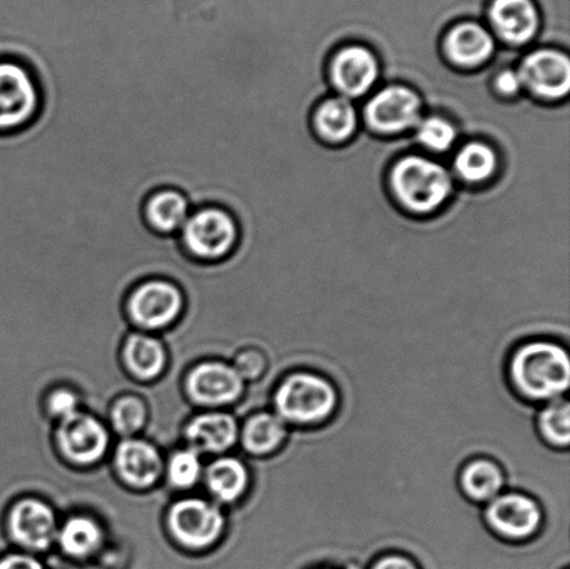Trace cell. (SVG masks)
I'll return each instance as SVG.
<instances>
[{
    "label": "cell",
    "instance_id": "6da1fadb",
    "mask_svg": "<svg viewBox=\"0 0 570 569\" xmlns=\"http://www.w3.org/2000/svg\"><path fill=\"white\" fill-rule=\"evenodd\" d=\"M510 373L513 386L523 398L558 400L570 384L568 351L554 343H529L513 354Z\"/></svg>",
    "mask_w": 570,
    "mask_h": 569
},
{
    "label": "cell",
    "instance_id": "7a4b0ae2",
    "mask_svg": "<svg viewBox=\"0 0 570 569\" xmlns=\"http://www.w3.org/2000/svg\"><path fill=\"white\" fill-rule=\"evenodd\" d=\"M390 188L402 208L429 215L443 206L454 192L450 171L439 161L421 155H406L390 173Z\"/></svg>",
    "mask_w": 570,
    "mask_h": 569
},
{
    "label": "cell",
    "instance_id": "3957f363",
    "mask_svg": "<svg viewBox=\"0 0 570 569\" xmlns=\"http://www.w3.org/2000/svg\"><path fill=\"white\" fill-rule=\"evenodd\" d=\"M180 242L193 259L214 264L237 249L239 226L236 216L220 206L193 210L180 232Z\"/></svg>",
    "mask_w": 570,
    "mask_h": 569
},
{
    "label": "cell",
    "instance_id": "277c9868",
    "mask_svg": "<svg viewBox=\"0 0 570 569\" xmlns=\"http://www.w3.org/2000/svg\"><path fill=\"white\" fill-rule=\"evenodd\" d=\"M277 416L294 425H318L337 409V392L326 379L312 373H295L278 386L275 395Z\"/></svg>",
    "mask_w": 570,
    "mask_h": 569
},
{
    "label": "cell",
    "instance_id": "5b68a950",
    "mask_svg": "<svg viewBox=\"0 0 570 569\" xmlns=\"http://www.w3.org/2000/svg\"><path fill=\"white\" fill-rule=\"evenodd\" d=\"M36 77L19 61L0 60V134L24 130L41 110Z\"/></svg>",
    "mask_w": 570,
    "mask_h": 569
},
{
    "label": "cell",
    "instance_id": "8992f818",
    "mask_svg": "<svg viewBox=\"0 0 570 569\" xmlns=\"http://www.w3.org/2000/svg\"><path fill=\"white\" fill-rule=\"evenodd\" d=\"M422 98L406 86H389L374 95L363 110L365 121L373 133L399 136L421 122Z\"/></svg>",
    "mask_w": 570,
    "mask_h": 569
},
{
    "label": "cell",
    "instance_id": "52a82bcc",
    "mask_svg": "<svg viewBox=\"0 0 570 569\" xmlns=\"http://www.w3.org/2000/svg\"><path fill=\"white\" fill-rule=\"evenodd\" d=\"M184 295L167 278H149L132 290L127 311L134 323L149 331L171 325L181 315Z\"/></svg>",
    "mask_w": 570,
    "mask_h": 569
},
{
    "label": "cell",
    "instance_id": "ba28073f",
    "mask_svg": "<svg viewBox=\"0 0 570 569\" xmlns=\"http://www.w3.org/2000/svg\"><path fill=\"white\" fill-rule=\"evenodd\" d=\"M167 521L173 538L184 548L194 550L206 549L216 543L225 529L222 511L200 499L178 501L171 507Z\"/></svg>",
    "mask_w": 570,
    "mask_h": 569
},
{
    "label": "cell",
    "instance_id": "9c48e42d",
    "mask_svg": "<svg viewBox=\"0 0 570 569\" xmlns=\"http://www.w3.org/2000/svg\"><path fill=\"white\" fill-rule=\"evenodd\" d=\"M519 76L533 97L541 100L566 99L570 91V60L557 49H539L529 53L518 69Z\"/></svg>",
    "mask_w": 570,
    "mask_h": 569
},
{
    "label": "cell",
    "instance_id": "30bf717a",
    "mask_svg": "<svg viewBox=\"0 0 570 569\" xmlns=\"http://www.w3.org/2000/svg\"><path fill=\"white\" fill-rule=\"evenodd\" d=\"M377 56L365 45H346L330 60L328 76L335 91L346 99L361 98L380 78Z\"/></svg>",
    "mask_w": 570,
    "mask_h": 569
},
{
    "label": "cell",
    "instance_id": "8fae6325",
    "mask_svg": "<svg viewBox=\"0 0 570 569\" xmlns=\"http://www.w3.org/2000/svg\"><path fill=\"white\" fill-rule=\"evenodd\" d=\"M10 538L22 548L43 551L58 537V523L52 509L37 499L17 501L8 514Z\"/></svg>",
    "mask_w": 570,
    "mask_h": 569
},
{
    "label": "cell",
    "instance_id": "7c38bea8",
    "mask_svg": "<svg viewBox=\"0 0 570 569\" xmlns=\"http://www.w3.org/2000/svg\"><path fill=\"white\" fill-rule=\"evenodd\" d=\"M56 438L61 453L78 465L95 464L109 448V433L102 423L81 412L61 421Z\"/></svg>",
    "mask_w": 570,
    "mask_h": 569
},
{
    "label": "cell",
    "instance_id": "4fadbf2b",
    "mask_svg": "<svg viewBox=\"0 0 570 569\" xmlns=\"http://www.w3.org/2000/svg\"><path fill=\"white\" fill-rule=\"evenodd\" d=\"M541 510L528 496L507 493L497 496L485 509V521L500 537L522 540L533 537L541 526Z\"/></svg>",
    "mask_w": 570,
    "mask_h": 569
},
{
    "label": "cell",
    "instance_id": "5bb4252c",
    "mask_svg": "<svg viewBox=\"0 0 570 569\" xmlns=\"http://www.w3.org/2000/svg\"><path fill=\"white\" fill-rule=\"evenodd\" d=\"M489 20L495 36L512 47L533 41L540 28V13L533 0H493Z\"/></svg>",
    "mask_w": 570,
    "mask_h": 569
},
{
    "label": "cell",
    "instance_id": "9a60e30c",
    "mask_svg": "<svg viewBox=\"0 0 570 569\" xmlns=\"http://www.w3.org/2000/svg\"><path fill=\"white\" fill-rule=\"evenodd\" d=\"M187 390L195 403L225 405L239 399L244 392V381L233 366L208 362L189 373Z\"/></svg>",
    "mask_w": 570,
    "mask_h": 569
},
{
    "label": "cell",
    "instance_id": "2e32d148",
    "mask_svg": "<svg viewBox=\"0 0 570 569\" xmlns=\"http://www.w3.org/2000/svg\"><path fill=\"white\" fill-rule=\"evenodd\" d=\"M443 49L451 65L461 69H478L493 58L495 39L479 22L463 21L446 32Z\"/></svg>",
    "mask_w": 570,
    "mask_h": 569
},
{
    "label": "cell",
    "instance_id": "e0dca14e",
    "mask_svg": "<svg viewBox=\"0 0 570 569\" xmlns=\"http://www.w3.org/2000/svg\"><path fill=\"white\" fill-rule=\"evenodd\" d=\"M117 472L132 488L147 489L158 481L164 462L153 444L127 439L119 444L115 457Z\"/></svg>",
    "mask_w": 570,
    "mask_h": 569
},
{
    "label": "cell",
    "instance_id": "ac0fdd59",
    "mask_svg": "<svg viewBox=\"0 0 570 569\" xmlns=\"http://www.w3.org/2000/svg\"><path fill=\"white\" fill-rule=\"evenodd\" d=\"M142 212L150 230L160 236H171L181 232L193 210L187 195L180 189L160 188L145 200Z\"/></svg>",
    "mask_w": 570,
    "mask_h": 569
},
{
    "label": "cell",
    "instance_id": "d6986e66",
    "mask_svg": "<svg viewBox=\"0 0 570 569\" xmlns=\"http://www.w3.org/2000/svg\"><path fill=\"white\" fill-rule=\"evenodd\" d=\"M186 436L191 449L219 454L232 448L238 438V426L232 415L208 412L188 423Z\"/></svg>",
    "mask_w": 570,
    "mask_h": 569
},
{
    "label": "cell",
    "instance_id": "ffe728a7",
    "mask_svg": "<svg viewBox=\"0 0 570 569\" xmlns=\"http://www.w3.org/2000/svg\"><path fill=\"white\" fill-rule=\"evenodd\" d=\"M360 127L354 104L344 97L323 100L313 114V128L322 141L340 145L348 141Z\"/></svg>",
    "mask_w": 570,
    "mask_h": 569
},
{
    "label": "cell",
    "instance_id": "44dd1931",
    "mask_svg": "<svg viewBox=\"0 0 570 569\" xmlns=\"http://www.w3.org/2000/svg\"><path fill=\"white\" fill-rule=\"evenodd\" d=\"M122 356H125L127 370L141 381H153L165 370L164 345L158 340L145 336V334H132L128 337Z\"/></svg>",
    "mask_w": 570,
    "mask_h": 569
},
{
    "label": "cell",
    "instance_id": "7402d4cb",
    "mask_svg": "<svg viewBox=\"0 0 570 569\" xmlns=\"http://www.w3.org/2000/svg\"><path fill=\"white\" fill-rule=\"evenodd\" d=\"M249 477L247 468L236 459H219L206 471L209 492L222 503H233L245 493Z\"/></svg>",
    "mask_w": 570,
    "mask_h": 569
},
{
    "label": "cell",
    "instance_id": "603a6c76",
    "mask_svg": "<svg viewBox=\"0 0 570 569\" xmlns=\"http://www.w3.org/2000/svg\"><path fill=\"white\" fill-rule=\"evenodd\" d=\"M61 550L72 559H87L102 546L104 532L97 522L87 517H72L58 531Z\"/></svg>",
    "mask_w": 570,
    "mask_h": 569
},
{
    "label": "cell",
    "instance_id": "cb8c5ba5",
    "mask_svg": "<svg viewBox=\"0 0 570 569\" xmlns=\"http://www.w3.org/2000/svg\"><path fill=\"white\" fill-rule=\"evenodd\" d=\"M243 444L248 453L267 455L275 453L287 438L285 422L277 415L258 414L245 423L243 429Z\"/></svg>",
    "mask_w": 570,
    "mask_h": 569
},
{
    "label": "cell",
    "instance_id": "d4e9b609",
    "mask_svg": "<svg viewBox=\"0 0 570 569\" xmlns=\"http://www.w3.org/2000/svg\"><path fill=\"white\" fill-rule=\"evenodd\" d=\"M463 493L479 503H490L501 494L504 475L499 465L489 460L472 461L461 473Z\"/></svg>",
    "mask_w": 570,
    "mask_h": 569
},
{
    "label": "cell",
    "instance_id": "484cf974",
    "mask_svg": "<svg viewBox=\"0 0 570 569\" xmlns=\"http://www.w3.org/2000/svg\"><path fill=\"white\" fill-rule=\"evenodd\" d=\"M499 167V156L491 145L480 141L463 145L454 159V170L461 180L480 184L490 180Z\"/></svg>",
    "mask_w": 570,
    "mask_h": 569
},
{
    "label": "cell",
    "instance_id": "4316f807",
    "mask_svg": "<svg viewBox=\"0 0 570 569\" xmlns=\"http://www.w3.org/2000/svg\"><path fill=\"white\" fill-rule=\"evenodd\" d=\"M541 436L554 448L566 449L570 443V409L568 401L554 400L539 415Z\"/></svg>",
    "mask_w": 570,
    "mask_h": 569
},
{
    "label": "cell",
    "instance_id": "83f0119b",
    "mask_svg": "<svg viewBox=\"0 0 570 569\" xmlns=\"http://www.w3.org/2000/svg\"><path fill=\"white\" fill-rule=\"evenodd\" d=\"M458 131L451 121L440 116H430L426 120L419 122L416 139L424 148L433 153L444 154L454 147Z\"/></svg>",
    "mask_w": 570,
    "mask_h": 569
},
{
    "label": "cell",
    "instance_id": "f1b7e54d",
    "mask_svg": "<svg viewBox=\"0 0 570 569\" xmlns=\"http://www.w3.org/2000/svg\"><path fill=\"white\" fill-rule=\"evenodd\" d=\"M111 423L116 432L122 436H131V434L141 431L147 421V406L141 400L136 398H125L116 401L110 412Z\"/></svg>",
    "mask_w": 570,
    "mask_h": 569
},
{
    "label": "cell",
    "instance_id": "f546056e",
    "mask_svg": "<svg viewBox=\"0 0 570 569\" xmlns=\"http://www.w3.org/2000/svg\"><path fill=\"white\" fill-rule=\"evenodd\" d=\"M173 487L178 489L193 488L203 475V462H200L197 451L181 450L171 455L169 467H167Z\"/></svg>",
    "mask_w": 570,
    "mask_h": 569
},
{
    "label": "cell",
    "instance_id": "4dcf8cb0",
    "mask_svg": "<svg viewBox=\"0 0 570 569\" xmlns=\"http://www.w3.org/2000/svg\"><path fill=\"white\" fill-rule=\"evenodd\" d=\"M237 371L238 375L249 381L258 379L264 375L266 371V359L259 353V351L249 350L245 351L242 355H238L236 366H233Z\"/></svg>",
    "mask_w": 570,
    "mask_h": 569
},
{
    "label": "cell",
    "instance_id": "1f68e13d",
    "mask_svg": "<svg viewBox=\"0 0 570 569\" xmlns=\"http://www.w3.org/2000/svg\"><path fill=\"white\" fill-rule=\"evenodd\" d=\"M50 414L59 418L60 421L66 420L78 412V399L70 390L60 389L50 395L48 401Z\"/></svg>",
    "mask_w": 570,
    "mask_h": 569
},
{
    "label": "cell",
    "instance_id": "d6a6232c",
    "mask_svg": "<svg viewBox=\"0 0 570 569\" xmlns=\"http://www.w3.org/2000/svg\"><path fill=\"white\" fill-rule=\"evenodd\" d=\"M494 86L497 91L508 98L517 97L523 89L521 76L518 70L512 69L500 71L495 77Z\"/></svg>",
    "mask_w": 570,
    "mask_h": 569
},
{
    "label": "cell",
    "instance_id": "836d02e7",
    "mask_svg": "<svg viewBox=\"0 0 570 569\" xmlns=\"http://www.w3.org/2000/svg\"><path fill=\"white\" fill-rule=\"evenodd\" d=\"M0 569H45L41 561L26 555L0 556Z\"/></svg>",
    "mask_w": 570,
    "mask_h": 569
},
{
    "label": "cell",
    "instance_id": "e575fe53",
    "mask_svg": "<svg viewBox=\"0 0 570 569\" xmlns=\"http://www.w3.org/2000/svg\"><path fill=\"white\" fill-rule=\"evenodd\" d=\"M373 569H417L411 560L401 556H389L377 561Z\"/></svg>",
    "mask_w": 570,
    "mask_h": 569
}]
</instances>
